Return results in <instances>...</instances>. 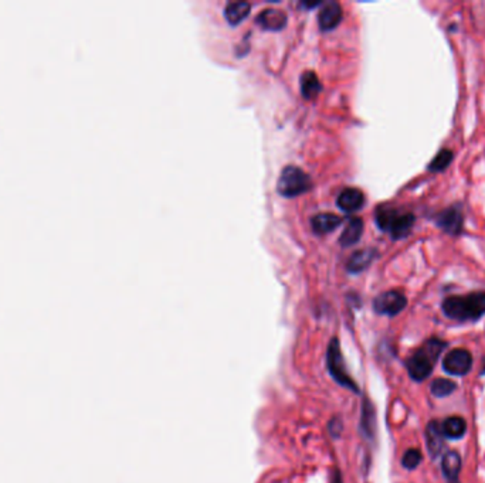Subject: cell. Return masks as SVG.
Instances as JSON below:
<instances>
[{"label":"cell","mask_w":485,"mask_h":483,"mask_svg":"<svg viewBox=\"0 0 485 483\" xmlns=\"http://www.w3.org/2000/svg\"><path fill=\"white\" fill-rule=\"evenodd\" d=\"M443 314L455 322H475L485 315V292L455 295L444 299Z\"/></svg>","instance_id":"1"},{"label":"cell","mask_w":485,"mask_h":483,"mask_svg":"<svg viewBox=\"0 0 485 483\" xmlns=\"http://www.w3.org/2000/svg\"><path fill=\"white\" fill-rule=\"evenodd\" d=\"M446 346L447 343L437 337L429 339L427 342H424L406 363L408 373L412 380L421 383L429 377Z\"/></svg>","instance_id":"2"},{"label":"cell","mask_w":485,"mask_h":483,"mask_svg":"<svg viewBox=\"0 0 485 483\" xmlns=\"http://www.w3.org/2000/svg\"><path fill=\"white\" fill-rule=\"evenodd\" d=\"M414 216L412 213H401L396 209L382 206L376 210V224L381 230L387 231L393 240L408 237L414 225Z\"/></svg>","instance_id":"3"},{"label":"cell","mask_w":485,"mask_h":483,"mask_svg":"<svg viewBox=\"0 0 485 483\" xmlns=\"http://www.w3.org/2000/svg\"><path fill=\"white\" fill-rule=\"evenodd\" d=\"M311 178L297 166L285 167L277 183V190L284 197H295L311 189Z\"/></svg>","instance_id":"4"},{"label":"cell","mask_w":485,"mask_h":483,"mask_svg":"<svg viewBox=\"0 0 485 483\" xmlns=\"http://www.w3.org/2000/svg\"><path fill=\"white\" fill-rule=\"evenodd\" d=\"M327 363H328L329 373L336 383L352 390L354 392L359 391V387L356 386V383L352 380V377L347 372L344 357H342L340 348H339V340L336 337H333L329 343L328 353H327Z\"/></svg>","instance_id":"5"},{"label":"cell","mask_w":485,"mask_h":483,"mask_svg":"<svg viewBox=\"0 0 485 483\" xmlns=\"http://www.w3.org/2000/svg\"><path fill=\"white\" fill-rule=\"evenodd\" d=\"M473 356L467 349H452L443 359V370L451 376L463 377L471 372Z\"/></svg>","instance_id":"6"},{"label":"cell","mask_w":485,"mask_h":483,"mask_svg":"<svg viewBox=\"0 0 485 483\" xmlns=\"http://www.w3.org/2000/svg\"><path fill=\"white\" fill-rule=\"evenodd\" d=\"M408 306V298L401 291H387L381 294L374 301V309L376 314L385 316H396Z\"/></svg>","instance_id":"7"},{"label":"cell","mask_w":485,"mask_h":483,"mask_svg":"<svg viewBox=\"0 0 485 483\" xmlns=\"http://www.w3.org/2000/svg\"><path fill=\"white\" fill-rule=\"evenodd\" d=\"M434 222L439 229L450 236H460L463 233L464 217L457 207L446 209L434 216Z\"/></svg>","instance_id":"8"},{"label":"cell","mask_w":485,"mask_h":483,"mask_svg":"<svg viewBox=\"0 0 485 483\" xmlns=\"http://www.w3.org/2000/svg\"><path fill=\"white\" fill-rule=\"evenodd\" d=\"M338 207L345 213H355L362 209L365 203V194L356 187H347L338 196Z\"/></svg>","instance_id":"9"},{"label":"cell","mask_w":485,"mask_h":483,"mask_svg":"<svg viewBox=\"0 0 485 483\" xmlns=\"http://www.w3.org/2000/svg\"><path fill=\"white\" fill-rule=\"evenodd\" d=\"M320 26L322 30H332L342 20V8L335 0L322 3L321 12L318 15Z\"/></svg>","instance_id":"10"},{"label":"cell","mask_w":485,"mask_h":483,"mask_svg":"<svg viewBox=\"0 0 485 483\" xmlns=\"http://www.w3.org/2000/svg\"><path fill=\"white\" fill-rule=\"evenodd\" d=\"M444 435L441 433V425L439 421H430L427 424L425 428V444L427 449H429L430 455L433 458H437L441 455V451L444 446Z\"/></svg>","instance_id":"11"},{"label":"cell","mask_w":485,"mask_h":483,"mask_svg":"<svg viewBox=\"0 0 485 483\" xmlns=\"http://www.w3.org/2000/svg\"><path fill=\"white\" fill-rule=\"evenodd\" d=\"M257 24L266 28V30H281L287 24V15L282 10L277 9H266L259 16H257Z\"/></svg>","instance_id":"12"},{"label":"cell","mask_w":485,"mask_h":483,"mask_svg":"<svg viewBox=\"0 0 485 483\" xmlns=\"http://www.w3.org/2000/svg\"><path fill=\"white\" fill-rule=\"evenodd\" d=\"M461 466H463V461L459 452L448 451L444 453L441 458V471L446 479H448V482L459 480Z\"/></svg>","instance_id":"13"},{"label":"cell","mask_w":485,"mask_h":483,"mask_svg":"<svg viewBox=\"0 0 485 483\" xmlns=\"http://www.w3.org/2000/svg\"><path fill=\"white\" fill-rule=\"evenodd\" d=\"M440 425L441 433L447 439H461L467 433L466 419L457 415L446 418L443 422H440Z\"/></svg>","instance_id":"14"},{"label":"cell","mask_w":485,"mask_h":483,"mask_svg":"<svg viewBox=\"0 0 485 483\" xmlns=\"http://www.w3.org/2000/svg\"><path fill=\"white\" fill-rule=\"evenodd\" d=\"M342 218L339 216L331 214V213H324V214H317L313 216L311 220L312 230L317 234H328L333 231L335 229L340 225Z\"/></svg>","instance_id":"15"},{"label":"cell","mask_w":485,"mask_h":483,"mask_svg":"<svg viewBox=\"0 0 485 483\" xmlns=\"http://www.w3.org/2000/svg\"><path fill=\"white\" fill-rule=\"evenodd\" d=\"M376 251L375 249H362L355 252L352 257L348 261L347 269L351 274H359L362 271H365L370 264L374 263V260L376 258Z\"/></svg>","instance_id":"16"},{"label":"cell","mask_w":485,"mask_h":483,"mask_svg":"<svg viewBox=\"0 0 485 483\" xmlns=\"http://www.w3.org/2000/svg\"><path fill=\"white\" fill-rule=\"evenodd\" d=\"M362 233H363V221L359 217H352L347 222L345 230L342 231L339 243L344 247H351L359 241Z\"/></svg>","instance_id":"17"},{"label":"cell","mask_w":485,"mask_h":483,"mask_svg":"<svg viewBox=\"0 0 485 483\" xmlns=\"http://www.w3.org/2000/svg\"><path fill=\"white\" fill-rule=\"evenodd\" d=\"M250 10H251V5L248 2L239 0V2H232L226 6L224 17L227 21H229V24L237 26L250 15Z\"/></svg>","instance_id":"18"},{"label":"cell","mask_w":485,"mask_h":483,"mask_svg":"<svg viewBox=\"0 0 485 483\" xmlns=\"http://www.w3.org/2000/svg\"><path fill=\"white\" fill-rule=\"evenodd\" d=\"M322 91V84L313 71H306L301 77V93L306 100H313Z\"/></svg>","instance_id":"19"},{"label":"cell","mask_w":485,"mask_h":483,"mask_svg":"<svg viewBox=\"0 0 485 483\" xmlns=\"http://www.w3.org/2000/svg\"><path fill=\"white\" fill-rule=\"evenodd\" d=\"M362 430L367 438H372L375 434V410L369 400H365L362 408Z\"/></svg>","instance_id":"20"},{"label":"cell","mask_w":485,"mask_h":483,"mask_svg":"<svg viewBox=\"0 0 485 483\" xmlns=\"http://www.w3.org/2000/svg\"><path fill=\"white\" fill-rule=\"evenodd\" d=\"M455 388H457V384L448 379H436L430 386L432 394L434 397H439V399H444V397L451 395Z\"/></svg>","instance_id":"21"},{"label":"cell","mask_w":485,"mask_h":483,"mask_svg":"<svg viewBox=\"0 0 485 483\" xmlns=\"http://www.w3.org/2000/svg\"><path fill=\"white\" fill-rule=\"evenodd\" d=\"M451 162H452V152L448 149H443L434 156L433 162L427 169H429V172L432 173H439V172H443L444 169H447Z\"/></svg>","instance_id":"22"},{"label":"cell","mask_w":485,"mask_h":483,"mask_svg":"<svg viewBox=\"0 0 485 483\" xmlns=\"http://www.w3.org/2000/svg\"><path fill=\"white\" fill-rule=\"evenodd\" d=\"M421 464V452L416 448H412V449H408L405 452V455L402 458V465L405 469L408 471H413L416 469L419 465Z\"/></svg>","instance_id":"23"},{"label":"cell","mask_w":485,"mask_h":483,"mask_svg":"<svg viewBox=\"0 0 485 483\" xmlns=\"http://www.w3.org/2000/svg\"><path fill=\"white\" fill-rule=\"evenodd\" d=\"M450 483H460L459 480H454V482H450Z\"/></svg>","instance_id":"24"}]
</instances>
